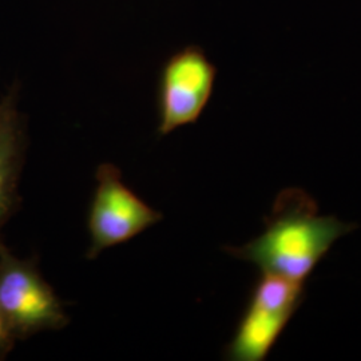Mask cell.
Instances as JSON below:
<instances>
[{
  "mask_svg": "<svg viewBox=\"0 0 361 361\" xmlns=\"http://www.w3.org/2000/svg\"><path fill=\"white\" fill-rule=\"evenodd\" d=\"M357 229L356 224L322 214L316 201L298 188L277 194L261 234L225 250L268 273L305 283L336 243Z\"/></svg>",
  "mask_w": 361,
  "mask_h": 361,
  "instance_id": "cell-1",
  "label": "cell"
},
{
  "mask_svg": "<svg viewBox=\"0 0 361 361\" xmlns=\"http://www.w3.org/2000/svg\"><path fill=\"white\" fill-rule=\"evenodd\" d=\"M305 283L261 273L245 312L225 348L231 361H264L305 296Z\"/></svg>",
  "mask_w": 361,
  "mask_h": 361,
  "instance_id": "cell-2",
  "label": "cell"
},
{
  "mask_svg": "<svg viewBox=\"0 0 361 361\" xmlns=\"http://www.w3.org/2000/svg\"><path fill=\"white\" fill-rule=\"evenodd\" d=\"M0 310L16 338L68 324L62 301L40 274L37 261L15 256L0 241Z\"/></svg>",
  "mask_w": 361,
  "mask_h": 361,
  "instance_id": "cell-3",
  "label": "cell"
},
{
  "mask_svg": "<svg viewBox=\"0 0 361 361\" xmlns=\"http://www.w3.org/2000/svg\"><path fill=\"white\" fill-rule=\"evenodd\" d=\"M95 178L97 188L87 219L89 259H95L106 249L128 243L164 219L161 212L147 205L123 182L116 165L101 164Z\"/></svg>",
  "mask_w": 361,
  "mask_h": 361,
  "instance_id": "cell-4",
  "label": "cell"
},
{
  "mask_svg": "<svg viewBox=\"0 0 361 361\" xmlns=\"http://www.w3.org/2000/svg\"><path fill=\"white\" fill-rule=\"evenodd\" d=\"M216 78V66L197 44L170 55L158 83V135L195 123L212 98Z\"/></svg>",
  "mask_w": 361,
  "mask_h": 361,
  "instance_id": "cell-5",
  "label": "cell"
},
{
  "mask_svg": "<svg viewBox=\"0 0 361 361\" xmlns=\"http://www.w3.org/2000/svg\"><path fill=\"white\" fill-rule=\"evenodd\" d=\"M26 149L25 116L20 111V85H13L0 97V229L19 202V178Z\"/></svg>",
  "mask_w": 361,
  "mask_h": 361,
  "instance_id": "cell-6",
  "label": "cell"
},
{
  "mask_svg": "<svg viewBox=\"0 0 361 361\" xmlns=\"http://www.w3.org/2000/svg\"><path fill=\"white\" fill-rule=\"evenodd\" d=\"M18 338L13 335L3 312L0 310V359H4L13 350Z\"/></svg>",
  "mask_w": 361,
  "mask_h": 361,
  "instance_id": "cell-7",
  "label": "cell"
}]
</instances>
